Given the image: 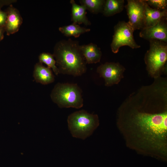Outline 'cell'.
I'll use <instances>...</instances> for the list:
<instances>
[{"mask_svg":"<svg viewBox=\"0 0 167 167\" xmlns=\"http://www.w3.org/2000/svg\"><path fill=\"white\" fill-rule=\"evenodd\" d=\"M167 113H135L119 128L129 147L141 153L165 159Z\"/></svg>","mask_w":167,"mask_h":167,"instance_id":"cell-1","label":"cell"},{"mask_svg":"<svg viewBox=\"0 0 167 167\" xmlns=\"http://www.w3.org/2000/svg\"><path fill=\"white\" fill-rule=\"evenodd\" d=\"M53 54L60 73L78 76L86 71L87 63L78 41L70 39L60 41Z\"/></svg>","mask_w":167,"mask_h":167,"instance_id":"cell-2","label":"cell"},{"mask_svg":"<svg viewBox=\"0 0 167 167\" xmlns=\"http://www.w3.org/2000/svg\"><path fill=\"white\" fill-rule=\"evenodd\" d=\"M68 129L73 137L84 139L89 137L99 126L98 116L84 110L75 112L67 118Z\"/></svg>","mask_w":167,"mask_h":167,"instance_id":"cell-3","label":"cell"},{"mask_svg":"<svg viewBox=\"0 0 167 167\" xmlns=\"http://www.w3.org/2000/svg\"><path fill=\"white\" fill-rule=\"evenodd\" d=\"M50 97L60 108L78 109L83 105L82 91L76 84L58 83L52 90Z\"/></svg>","mask_w":167,"mask_h":167,"instance_id":"cell-4","label":"cell"},{"mask_svg":"<svg viewBox=\"0 0 167 167\" xmlns=\"http://www.w3.org/2000/svg\"><path fill=\"white\" fill-rule=\"evenodd\" d=\"M150 48L146 53L145 61L147 69L152 76L158 75L163 70L167 59L166 42L151 40Z\"/></svg>","mask_w":167,"mask_h":167,"instance_id":"cell-5","label":"cell"},{"mask_svg":"<svg viewBox=\"0 0 167 167\" xmlns=\"http://www.w3.org/2000/svg\"><path fill=\"white\" fill-rule=\"evenodd\" d=\"M114 33L110 46L112 51L117 53L119 48L128 46L131 48L137 49L140 47L135 41L133 36L134 31L127 22L119 21L114 27Z\"/></svg>","mask_w":167,"mask_h":167,"instance_id":"cell-6","label":"cell"},{"mask_svg":"<svg viewBox=\"0 0 167 167\" xmlns=\"http://www.w3.org/2000/svg\"><path fill=\"white\" fill-rule=\"evenodd\" d=\"M125 6L128 16L127 22L135 31L143 29L145 27V0H128Z\"/></svg>","mask_w":167,"mask_h":167,"instance_id":"cell-7","label":"cell"},{"mask_svg":"<svg viewBox=\"0 0 167 167\" xmlns=\"http://www.w3.org/2000/svg\"><path fill=\"white\" fill-rule=\"evenodd\" d=\"M125 69L119 63L106 62L99 66L97 71L104 79L105 85L110 86L119 83Z\"/></svg>","mask_w":167,"mask_h":167,"instance_id":"cell-8","label":"cell"},{"mask_svg":"<svg viewBox=\"0 0 167 167\" xmlns=\"http://www.w3.org/2000/svg\"><path fill=\"white\" fill-rule=\"evenodd\" d=\"M141 30L139 36L143 39L149 41L156 40L167 43V17L162 18L155 25Z\"/></svg>","mask_w":167,"mask_h":167,"instance_id":"cell-9","label":"cell"},{"mask_svg":"<svg viewBox=\"0 0 167 167\" xmlns=\"http://www.w3.org/2000/svg\"><path fill=\"white\" fill-rule=\"evenodd\" d=\"M7 17L4 29L7 35L17 32L23 22V19L18 10L11 5L6 11Z\"/></svg>","mask_w":167,"mask_h":167,"instance_id":"cell-10","label":"cell"},{"mask_svg":"<svg viewBox=\"0 0 167 167\" xmlns=\"http://www.w3.org/2000/svg\"><path fill=\"white\" fill-rule=\"evenodd\" d=\"M33 76L36 82L43 85L49 84L54 81V76L51 69L45 66L39 62L35 65Z\"/></svg>","mask_w":167,"mask_h":167,"instance_id":"cell-11","label":"cell"},{"mask_svg":"<svg viewBox=\"0 0 167 167\" xmlns=\"http://www.w3.org/2000/svg\"><path fill=\"white\" fill-rule=\"evenodd\" d=\"M80 49L86 63H96L100 62L102 52L96 45L90 43L81 45Z\"/></svg>","mask_w":167,"mask_h":167,"instance_id":"cell-12","label":"cell"},{"mask_svg":"<svg viewBox=\"0 0 167 167\" xmlns=\"http://www.w3.org/2000/svg\"><path fill=\"white\" fill-rule=\"evenodd\" d=\"M167 10L160 11L152 8L146 2L144 28L155 25L162 18L167 17Z\"/></svg>","mask_w":167,"mask_h":167,"instance_id":"cell-13","label":"cell"},{"mask_svg":"<svg viewBox=\"0 0 167 167\" xmlns=\"http://www.w3.org/2000/svg\"><path fill=\"white\" fill-rule=\"evenodd\" d=\"M72 5L71 20L73 23L77 24H83L86 25L91 24L86 16V9L84 6L78 5L74 0H70Z\"/></svg>","mask_w":167,"mask_h":167,"instance_id":"cell-14","label":"cell"},{"mask_svg":"<svg viewBox=\"0 0 167 167\" xmlns=\"http://www.w3.org/2000/svg\"><path fill=\"white\" fill-rule=\"evenodd\" d=\"M124 0H107L104 6L102 13L106 17L112 16L120 13L124 7Z\"/></svg>","mask_w":167,"mask_h":167,"instance_id":"cell-15","label":"cell"},{"mask_svg":"<svg viewBox=\"0 0 167 167\" xmlns=\"http://www.w3.org/2000/svg\"><path fill=\"white\" fill-rule=\"evenodd\" d=\"M59 30L66 36H72L76 38L79 37L81 34L90 31L89 28L81 27L79 25L74 23L60 27Z\"/></svg>","mask_w":167,"mask_h":167,"instance_id":"cell-16","label":"cell"},{"mask_svg":"<svg viewBox=\"0 0 167 167\" xmlns=\"http://www.w3.org/2000/svg\"><path fill=\"white\" fill-rule=\"evenodd\" d=\"M104 0H81V5L84 6L86 10L90 12L96 14L102 12L105 2Z\"/></svg>","mask_w":167,"mask_h":167,"instance_id":"cell-17","label":"cell"},{"mask_svg":"<svg viewBox=\"0 0 167 167\" xmlns=\"http://www.w3.org/2000/svg\"><path fill=\"white\" fill-rule=\"evenodd\" d=\"M39 62L45 63L47 66V67L52 69L56 75H58L60 73L53 54L48 53H42L39 55Z\"/></svg>","mask_w":167,"mask_h":167,"instance_id":"cell-18","label":"cell"},{"mask_svg":"<svg viewBox=\"0 0 167 167\" xmlns=\"http://www.w3.org/2000/svg\"><path fill=\"white\" fill-rule=\"evenodd\" d=\"M147 4L152 8L160 11L167 10L166 0H145Z\"/></svg>","mask_w":167,"mask_h":167,"instance_id":"cell-19","label":"cell"},{"mask_svg":"<svg viewBox=\"0 0 167 167\" xmlns=\"http://www.w3.org/2000/svg\"><path fill=\"white\" fill-rule=\"evenodd\" d=\"M7 17L6 11L4 12L0 9V27L4 28Z\"/></svg>","mask_w":167,"mask_h":167,"instance_id":"cell-20","label":"cell"},{"mask_svg":"<svg viewBox=\"0 0 167 167\" xmlns=\"http://www.w3.org/2000/svg\"><path fill=\"white\" fill-rule=\"evenodd\" d=\"M5 32L4 28L0 27V42L4 38V33Z\"/></svg>","mask_w":167,"mask_h":167,"instance_id":"cell-21","label":"cell"}]
</instances>
